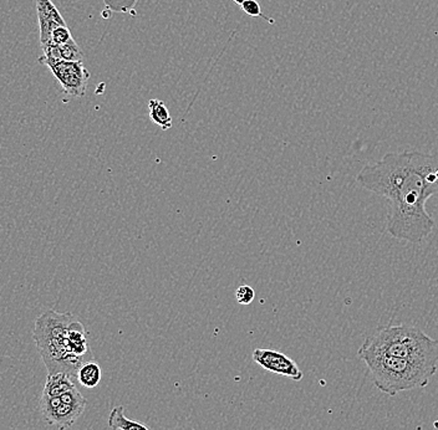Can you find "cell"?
<instances>
[{"label": "cell", "mask_w": 438, "mask_h": 430, "mask_svg": "<svg viewBox=\"0 0 438 430\" xmlns=\"http://www.w3.org/2000/svg\"><path fill=\"white\" fill-rule=\"evenodd\" d=\"M356 180L390 202L388 231L393 238L418 244L431 236L434 221L426 203L431 197H438V153L391 152L365 165Z\"/></svg>", "instance_id": "6da1fadb"}, {"label": "cell", "mask_w": 438, "mask_h": 430, "mask_svg": "<svg viewBox=\"0 0 438 430\" xmlns=\"http://www.w3.org/2000/svg\"><path fill=\"white\" fill-rule=\"evenodd\" d=\"M33 338L40 352L48 375L65 373L77 380V370L95 360L87 332L72 314L49 310L35 321Z\"/></svg>", "instance_id": "7a4b0ae2"}, {"label": "cell", "mask_w": 438, "mask_h": 430, "mask_svg": "<svg viewBox=\"0 0 438 430\" xmlns=\"http://www.w3.org/2000/svg\"><path fill=\"white\" fill-rule=\"evenodd\" d=\"M366 355H393L438 367V340L416 326H381L358 351V357Z\"/></svg>", "instance_id": "3957f363"}, {"label": "cell", "mask_w": 438, "mask_h": 430, "mask_svg": "<svg viewBox=\"0 0 438 430\" xmlns=\"http://www.w3.org/2000/svg\"><path fill=\"white\" fill-rule=\"evenodd\" d=\"M358 358L368 365L376 388L388 395L426 387L438 368L393 355H366Z\"/></svg>", "instance_id": "277c9868"}, {"label": "cell", "mask_w": 438, "mask_h": 430, "mask_svg": "<svg viewBox=\"0 0 438 430\" xmlns=\"http://www.w3.org/2000/svg\"><path fill=\"white\" fill-rule=\"evenodd\" d=\"M39 62L50 69L53 75L60 82L67 95L72 97L85 96L87 82L90 80V72L84 66L82 61H65L41 56Z\"/></svg>", "instance_id": "5b68a950"}, {"label": "cell", "mask_w": 438, "mask_h": 430, "mask_svg": "<svg viewBox=\"0 0 438 430\" xmlns=\"http://www.w3.org/2000/svg\"><path fill=\"white\" fill-rule=\"evenodd\" d=\"M253 360L261 365L263 370L274 375L288 377L295 382H300L304 377L295 360L278 351L257 348L253 352Z\"/></svg>", "instance_id": "8992f818"}, {"label": "cell", "mask_w": 438, "mask_h": 430, "mask_svg": "<svg viewBox=\"0 0 438 430\" xmlns=\"http://www.w3.org/2000/svg\"><path fill=\"white\" fill-rule=\"evenodd\" d=\"M36 11L40 26L41 48H44L50 43L53 31L60 26H67L51 0H36Z\"/></svg>", "instance_id": "52a82bcc"}, {"label": "cell", "mask_w": 438, "mask_h": 430, "mask_svg": "<svg viewBox=\"0 0 438 430\" xmlns=\"http://www.w3.org/2000/svg\"><path fill=\"white\" fill-rule=\"evenodd\" d=\"M87 402H77V403H67L61 400L60 405L50 412L49 414L43 417L48 424L55 425L60 430L70 428L75 424L76 420L80 418L84 413Z\"/></svg>", "instance_id": "ba28073f"}, {"label": "cell", "mask_w": 438, "mask_h": 430, "mask_svg": "<svg viewBox=\"0 0 438 430\" xmlns=\"http://www.w3.org/2000/svg\"><path fill=\"white\" fill-rule=\"evenodd\" d=\"M43 53H44V56H48V57H54V59H60V60L65 61H82V57H84L82 51L74 39L66 43L64 45L49 44L45 48H43Z\"/></svg>", "instance_id": "9c48e42d"}, {"label": "cell", "mask_w": 438, "mask_h": 430, "mask_svg": "<svg viewBox=\"0 0 438 430\" xmlns=\"http://www.w3.org/2000/svg\"><path fill=\"white\" fill-rule=\"evenodd\" d=\"M77 380L71 378L70 375L65 373H56V375H48L45 387L43 390V395L46 397H61L67 390L77 387Z\"/></svg>", "instance_id": "30bf717a"}, {"label": "cell", "mask_w": 438, "mask_h": 430, "mask_svg": "<svg viewBox=\"0 0 438 430\" xmlns=\"http://www.w3.org/2000/svg\"><path fill=\"white\" fill-rule=\"evenodd\" d=\"M109 426L112 430H151L141 421L130 419L125 415V407L119 405L109 415Z\"/></svg>", "instance_id": "8fae6325"}, {"label": "cell", "mask_w": 438, "mask_h": 430, "mask_svg": "<svg viewBox=\"0 0 438 430\" xmlns=\"http://www.w3.org/2000/svg\"><path fill=\"white\" fill-rule=\"evenodd\" d=\"M101 377V367L95 360L85 362L77 370V383H80L85 388L97 387L100 385Z\"/></svg>", "instance_id": "7c38bea8"}, {"label": "cell", "mask_w": 438, "mask_h": 430, "mask_svg": "<svg viewBox=\"0 0 438 430\" xmlns=\"http://www.w3.org/2000/svg\"><path fill=\"white\" fill-rule=\"evenodd\" d=\"M150 109V118L153 123L160 126L162 130H170L172 127V117L170 111L167 109L166 104L161 100L152 99L148 102Z\"/></svg>", "instance_id": "4fadbf2b"}, {"label": "cell", "mask_w": 438, "mask_h": 430, "mask_svg": "<svg viewBox=\"0 0 438 430\" xmlns=\"http://www.w3.org/2000/svg\"><path fill=\"white\" fill-rule=\"evenodd\" d=\"M72 40V35H71L70 31L67 26H60L55 31H53L51 34L50 43L49 44H54V45H64L66 43ZM48 44V45H49ZM45 48V46H44ZM43 49V48H41Z\"/></svg>", "instance_id": "5bb4252c"}, {"label": "cell", "mask_w": 438, "mask_h": 430, "mask_svg": "<svg viewBox=\"0 0 438 430\" xmlns=\"http://www.w3.org/2000/svg\"><path fill=\"white\" fill-rule=\"evenodd\" d=\"M256 297V292L251 286L241 285L236 290V300L241 305H249L252 304Z\"/></svg>", "instance_id": "9a60e30c"}, {"label": "cell", "mask_w": 438, "mask_h": 430, "mask_svg": "<svg viewBox=\"0 0 438 430\" xmlns=\"http://www.w3.org/2000/svg\"><path fill=\"white\" fill-rule=\"evenodd\" d=\"M241 8L246 14L253 18H261L263 16L262 9L257 0H246Z\"/></svg>", "instance_id": "2e32d148"}, {"label": "cell", "mask_w": 438, "mask_h": 430, "mask_svg": "<svg viewBox=\"0 0 438 430\" xmlns=\"http://www.w3.org/2000/svg\"><path fill=\"white\" fill-rule=\"evenodd\" d=\"M168 430H192L188 429V428H185V426H176V428H172V429Z\"/></svg>", "instance_id": "e0dca14e"}, {"label": "cell", "mask_w": 438, "mask_h": 430, "mask_svg": "<svg viewBox=\"0 0 438 430\" xmlns=\"http://www.w3.org/2000/svg\"><path fill=\"white\" fill-rule=\"evenodd\" d=\"M233 1H234V3H237L239 6H242L243 3H244L246 0H233Z\"/></svg>", "instance_id": "ac0fdd59"}]
</instances>
